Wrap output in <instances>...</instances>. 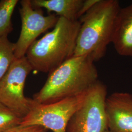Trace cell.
I'll return each mask as SVG.
<instances>
[{"label": "cell", "mask_w": 132, "mask_h": 132, "mask_svg": "<svg viewBox=\"0 0 132 132\" xmlns=\"http://www.w3.org/2000/svg\"><path fill=\"white\" fill-rule=\"evenodd\" d=\"M89 56H72L48 73L41 89L33 99L48 104L87 92L98 81V72Z\"/></svg>", "instance_id": "obj_1"}, {"label": "cell", "mask_w": 132, "mask_h": 132, "mask_svg": "<svg viewBox=\"0 0 132 132\" xmlns=\"http://www.w3.org/2000/svg\"><path fill=\"white\" fill-rule=\"evenodd\" d=\"M120 9L118 0H98L79 19L73 56L88 55L94 62L105 56Z\"/></svg>", "instance_id": "obj_2"}, {"label": "cell", "mask_w": 132, "mask_h": 132, "mask_svg": "<svg viewBox=\"0 0 132 132\" xmlns=\"http://www.w3.org/2000/svg\"><path fill=\"white\" fill-rule=\"evenodd\" d=\"M80 24L79 21L59 17L52 30L36 40L27 52L33 70L49 73L73 56Z\"/></svg>", "instance_id": "obj_3"}, {"label": "cell", "mask_w": 132, "mask_h": 132, "mask_svg": "<svg viewBox=\"0 0 132 132\" xmlns=\"http://www.w3.org/2000/svg\"><path fill=\"white\" fill-rule=\"evenodd\" d=\"M88 90L76 96L48 104L39 103L33 99L29 113L22 118L20 125H37L52 132H66L68 123L83 103Z\"/></svg>", "instance_id": "obj_4"}, {"label": "cell", "mask_w": 132, "mask_h": 132, "mask_svg": "<svg viewBox=\"0 0 132 132\" xmlns=\"http://www.w3.org/2000/svg\"><path fill=\"white\" fill-rule=\"evenodd\" d=\"M106 86L98 80L88 90L84 101L68 123L66 132H106Z\"/></svg>", "instance_id": "obj_5"}, {"label": "cell", "mask_w": 132, "mask_h": 132, "mask_svg": "<svg viewBox=\"0 0 132 132\" xmlns=\"http://www.w3.org/2000/svg\"><path fill=\"white\" fill-rule=\"evenodd\" d=\"M33 70L26 56L15 59L0 80V102L23 118L29 113L33 99L26 97V79Z\"/></svg>", "instance_id": "obj_6"}, {"label": "cell", "mask_w": 132, "mask_h": 132, "mask_svg": "<svg viewBox=\"0 0 132 132\" xmlns=\"http://www.w3.org/2000/svg\"><path fill=\"white\" fill-rule=\"evenodd\" d=\"M20 3L22 26L19 38L15 43L16 59L26 56L29 47L38 36L48 29L53 28L59 19L55 14L45 16L42 9L33 8L30 0H22Z\"/></svg>", "instance_id": "obj_7"}, {"label": "cell", "mask_w": 132, "mask_h": 132, "mask_svg": "<svg viewBox=\"0 0 132 132\" xmlns=\"http://www.w3.org/2000/svg\"><path fill=\"white\" fill-rule=\"evenodd\" d=\"M105 111L108 132H132V94L114 92L107 96Z\"/></svg>", "instance_id": "obj_8"}, {"label": "cell", "mask_w": 132, "mask_h": 132, "mask_svg": "<svg viewBox=\"0 0 132 132\" xmlns=\"http://www.w3.org/2000/svg\"><path fill=\"white\" fill-rule=\"evenodd\" d=\"M111 43L119 55L132 57V3L119 10Z\"/></svg>", "instance_id": "obj_9"}, {"label": "cell", "mask_w": 132, "mask_h": 132, "mask_svg": "<svg viewBox=\"0 0 132 132\" xmlns=\"http://www.w3.org/2000/svg\"><path fill=\"white\" fill-rule=\"evenodd\" d=\"M84 0H30L34 9H45L59 17L70 21H79Z\"/></svg>", "instance_id": "obj_10"}, {"label": "cell", "mask_w": 132, "mask_h": 132, "mask_svg": "<svg viewBox=\"0 0 132 132\" xmlns=\"http://www.w3.org/2000/svg\"><path fill=\"white\" fill-rule=\"evenodd\" d=\"M15 48V43L10 41L7 35L0 37V80L16 59Z\"/></svg>", "instance_id": "obj_11"}, {"label": "cell", "mask_w": 132, "mask_h": 132, "mask_svg": "<svg viewBox=\"0 0 132 132\" xmlns=\"http://www.w3.org/2000/svg\"><path fill=\"white\" fill-rule=\"evenodd\" d=\"M18 0L0 1V37L9 35L13 29L12 16Z\"/></svg>", "instance_id": "obj_12"}, {"label": "cell", "mask_w": 132, "mask_h": 132, "mask_svg": "<svg viewBox=\"0 0 132 132\" xmlns=\"http://www.w3.org/2000/svg\"><path fill=\"white\" fill-rule=\"evenodd\" d=\"M22 118L0 102V132L18 126Z\"/></svg>", "instance_id": "obj_13"}, {"label": "cell", "mask_w": 132, "mask_h": 132, "mask_svg": "<svg viewBox=\"0 0 132 132\" xmlns=\"http://www.w3.org/2000/svg\"><path fill=\"white\" fill-rule=\"evenodd\" d=\"M3 132H47V130L37 125L23 126L19 125Z\"/></svg>", "instance_id": "obj_14"}, {"label": "cell", "mask_w": 132, "mask_h": 132, "mask_svg": "<svg viewBox=\"0 0 132 132\" xmlns=\"http://www.w3.org/2000/svg\"><path fill=\"white\" fill-rule=\"evenodd\" d=\"M106 132H108V130H107V131H106Z\"/></svg>", "instance_id": "obj_15"}]
</instances>
